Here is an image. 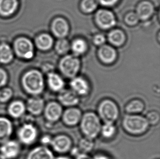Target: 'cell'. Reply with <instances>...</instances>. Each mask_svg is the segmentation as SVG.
Wrapping results in <instances>:
<instances>
[{
    "mask_svg": "<svg viewBox=\"0 0 160 159\" xmlns=\"http://www.w3.org/2000/svg\"><path fill=\"white\" fill-rule=\"evenodd\" d=\"M121 124L126 133L134 136L143 135L148 131L150 127L146 118L141 114H126Z\"/></svg>",
    "mask_w": 160,
    "mask_h": 159,
    "instance_id": "cell-1",
    "label": "cell"
},
{
    "mask_svg": "<svg viewBox=\"0 0 160 159\" xmlns=\"http://www.w3.org/2000/svg\"><path fill=\"white\" fill-rule=\"evenodd\" d=\"M79 125L84 137L95 140L100 134L102 124L97 113L88 111L82 114Z\"/></svg>",
    "mask_w": 160,
    "mask_h": 159,
    "instance_id": "cell-2",
    "label": "cell"
},
{
    "mask_svg": "<svg viewBox=\"0 0 160 159\" xmlns=\"http://www.w3.org/2000/svg\"><path fill=\"white\" fill-rule=\"evenodd\" d=\"M22 84L27 92L34 95L41 94L45 87L43 76L36 69H30L24 73Z\"/></svg>",
    "mask_w": 160,
    "mask_h": 159,
    "instance_id": "cell-3",
    "label": "cell"
},
{
    "mask_svg": "<svg viewBox=\"0 0 160 159\" xmlns=\"http://www.w3.org/2000/svg\"><path fill=\"white\" fill-rule=\"evenodd\" d=\"M97 114L103 123L115 124L120 117V110L113 100L106 98L98 104Z\"/></svg>",
    "mask_w": 160,
    "mask_h": 159,
    "instance_id": "cell-4",
    "label": "cell"
},
{
    "mask_svg": "<svg viewBox=\"0 0 160 159\" xmlns=\"http://www.w3.org/2000/svg\"><path fill=\"white\" fill-rule=\"evenodd\" d=\"M15 56L23 60H31L35 55V45L28 38L24 36L16 38L12 45Z\"/></svg>",
    "mask_w": 160,
    "mask_h": 159,
    "instance_id": "cell-5",
    "label": "cell"
},
{
    "mask_svg": "<svg viewBox=\"0 0 160 159\" xmlns=\"http://www.w3.org/2000/svg\"><path fill=\"white\" fill-rule=\"evenodd\" d=\"M80 68V61L75 56L68 55L64 57L60 63V69L65 77H76Z\"/></svg>",
    "mask_w": 160,
    "mask_h": 159,
    "instance_id": "cell-6",
    "label": "cell"
},
{
    "mask_svg": "<svg viewBox=\"0 0 160 159\" xmlns=\"http://www.w3.org/2000/svg\"><path fill=\"white\" fill-rule=\"evenodd\" d=\"M50 146L56 153L64 154L69 152L73 147L71 138L66 134H58L52 138Z\"/></svg>",
    "mask_w": 160,
    "mask_h": 159,
    "instance_id": "cell-7",
    "label": "cell"
},
{
    "mask_svg": "<svg viewBox=\"0 0 160 159\" xmlns=\"http://www.w3.org/2000/svg\"><path fill=\"white\" fill-rule=\"evenodd\" d=\"M63 111V107L58 101H52L45 105L43 113L46 120L52 124L60 120Z\"/></svg>",
    "mask_w": 160,
    "mask_h": 159,
    "instance_id": "cell-8",
    "label": "cell"
},
{
    "mask_svg": "<svg viewBox=\"0 0 160 159\" xmlns=\"http://www.w3.org/2000/svg\"><path fill=\"white\" fill-rule=\"evenodd\" d=\"M82 115V111L77 107L67 108L63 110L61 119L67 127H76L79 124Z\"/></svg>",
    "mask_w": 160,
    "mask_h": 159,
    "instance_id": "cell-9",
    "label": "cell"
},
{
    "mask_svg": "<svg viewBox=\"0 0 160 159\" xmlns=\"http://www.w3.org/2000/svg\"><path fill=\"white\" fill-rule=\"evenodd\" d=\"M80 98L71 89L63 88L58 95V101L62 107L66 108L77 106L80 102Z\"/></svg>",
    "mask_w": 160,
    "mask_h": 159,
    "instance_id": "cell-10",
    "label": "cell"
},
{
    "mask_svg": "<svg viewBox=\"0 0 160 159\" xmlns=\"http://www.w3.org/2000/svg\"><path fill=\"white\" fill-rule=\"evenodd\" d=\"M70 89L80 97H86L90 92V86L88 82L82 77L76 76L69 82Z\"/></svg>",
    "mask_w": 160,
    "mask_h": 159,
    "instance_id": "cell-11",
    "label": "cell"
},
{
    "mask_svg": "<svg viewBox=\"0 0 160 159\" xmlns=\"http://www.w3.org/2000/svg\"><path fill=\"white\" fill-rule=\"evenodd\" d=\"M96 20L98 25L103 29L112 28L116 24L114 15L110 11L100 9L96 14Z\"/></svg>",
    "mask_w": 160,
    "mask_h": 159,
    "instance_id": "cell-12",
    "label": "cell"
},
{
    "mask_svg": "<svg viewBox=\"0 0 160 159\" xmlns=\"http://www.w3.org/2000/svg\"><path fill=\"white\" fill-rule=\"evenodd\" d=\"M18 135L22 142L25 144L32 143L38 135L37 130L33 125L25 124L20 128Z\"/></svg>",
    "mask_w": 160,
    "mask_h": 159,
    "instance_id": "cell-13",
    "label": "cell"
},
{
    "mask_svg": "<svg viewBox=\"0 0 160 159\" xmlns=\"http://www.w3.org/2000/svg\"><path fill=\"white\" fill-rule=\"evenodd\" d=\"M19 6V0H0V17H11L15 14Z\"/></svg>",
    "mask_w": 160,
    "mask_h": 159,
    "instance_id": "cell-14",
    "label": "cell"
},
{
    "mask_svg": "<svg viewBox=\"0 0 160 159\" xmlns=\"http://www.w3.org/2000/svg\"><path fill=\"white\" fill-rule=\"evenodd\" d=\"M0 151L1 154L6 159L14 158L19 153V144L14 141H7L1 147Z\"/></svg>",
    "mask_w": 160,
    "mask_h": 159,
    "instance_id": "cell-15",
    "label": "cell"
},
{
    "mask_svg": "<svg viewBox=\"0 0 160 159\" xmlns=\"http://www.w3.org/2000/svg\"><path fill=\"white\" fill-rule=\"evenodd\" d=\"M52 30L55 36L63 38L68 34L69 26L65 19L59 17L54 20L52 22Z\"/></svg>",
    "mask_w": 160,
    "mask_h": 159,
    "instance_id": "cell-16",
    "label": "cell"
},
{
    "mask_svg": "<svg viewBox=\"0 0 160 159\" xmlns=\"http://www.w3.org/2000/svg\"><path fill=\"white\" fill-rule=\"evenodd\" d=\"M54 153L48 147H37L31 151L27 159H54Z\"/></svg>",
    "mask_w": 160,
    "mask_h": 159,
    "instance_id": "cell-17",
    "label": "cell"
},
{
    "mask_svg": "<svg viewBox=\"0 0 160 159\" xmlns=\"http://www.w3.org/2000/svg\"><path fill=\"white\" fill-rule=\"evenodd\" d=\"M13 48L8 43H0V63L2 65H9L12 62L14 58Z\"/></svg>",
    "mask_w": 160,
    "mask_h": 159,
    "instance_id": "cell-18",
    "label": "cell"
},
{
    "mask_svg": "<svg viewBox=\"0 0 160 159\" xmlns=\"http://www.w3.org/2000/svg\"><path fill=\"white\" fill-rule=\"evenodd\" d=\"M47 84L50 90L54 92L58 93L65 87V82L62 78L54 73L48 74Z\"/></svg>",
    "mask_w": 160,
    "mask_h": 159,
    "instance_id": "cell-19",
    "label": "cell"
},
{
    "mask_svg": "<svg viewBox=\"0 0 160 159\" xmlns=\"http://www.w3.org/2000/svg\"><path fill=\"white\" fill-rule=\"evenodd\" d=\"M145 103L141 99H133L128 101L125 106V111L128 114H140L144 111Z\"/></svg>",
    "mask_w": 160,
    "mask_h": 159,
    "instance_id": "cell-20",
    "label": "cell"
},
{
    "mask_svg": "<svg viewBox=\"0 0 160 159\" xmlns=\"http://www.w3.org/2000/svg\"><path fill=\"white\" fill-rule=\"evenodd\" d=\"M45 105L43 99L36 96L28 100L27 103V108L28 111L32 114L37 116L43 112Z\"/></svg>",
    "mask_w": 160,
    "mask_h": 159,
    "instance_id": "cell-21",
    "label": "cell"
},
{
    "mask_svg": "<svg viewBox=\"0 0 160 159\" xmlns=\"http://www.w3.org/2000/svg\"><path fill=\"white\" fill-rule=\"evenodd\" d=\"M98 56L100 59L105 63H111L117 57L116 51L109 45H103L98 50Z\"/></svg>",
    "mask_w": 160,
    "mask_h": 159,
    "instance_id": "cell-22",
    "label": "cell"
},
{
    "mask_svg": "<svg viewBox=\"0 0 160 159\" xmlns=\"http://www.w3.org/2000/svg\"><path fill=\"white\" fill-rule=\"evenodd\" d=\"M153 5L149 2L144 1L139 4L137 9L136 14L139 19H148L154 13Z\"/></svg>",
    "mask_w": 160,
    "mask_h": 159,
    "instance_id": "cell-23",
    "label": "cell"
},
{
    "mask_svg": "<svg viewBox=\"0 0 160 159\" xmlns=\"http://www.w3.org/2000/svg\"><path fill=\"white\" fill-rule=\"evenodd\" d=\"M52 44L53 39L52 37L47 33H42L35 38V46L42 51H47L50 49Z\"/></svg>",
    "mask_w": 160,
    "mask_h": 159,
    "instance_id": "cell-24",
    "label": "cell"
},
{
    "mask_svg": "<svg viewBox=\"0 0 160 159\" xmlns=\"http://www.w3.org/2000/svg\"><path fill=\"white\" fill-rule=\"evenodd\" d=\"M12 126L11 122L4 117H0V143H4L11 136Z\"/></svg>",
    "mask_w": 160,
    "mask_h": 159,
    "instance_id": "cell-25",
    "label": "cell"
},
{
    "mask_svg": "<svg viewBox=\"0 0 160 159\" xmlns=\"http://www.w3.org/2000/svg\"><path fill=\"white\" fill-rule=\"evenodd\" d=\"M117 127L114 123H103L102 125L100 134L103 138L107 140L112 139L117 134Z\"/></svg>",
    "mask_w": 160,
    "mask_h": 159,
    "instance_id": "cell-26",
    "label": "cell"
},
{
    "mask_svg": "<svg viewBox=\"0 0 160 159\" xmlns=\"http://www.w3.org/2000/svg\"><path fill=\"white\" fill-rule=\"evenodd\" d=\"M95 147L94 140L89 138L83 137L80 138L78 142V148L80 153L89 154L93 150Z\"/></svg>",
    "mask_w": 160,
    "mask_h": 159,
    "instance_id": "cell-27",
    "label": "cell"
},
{
    "mask_svg": "<svg viewBox=\"0 0 160 159\" xmlns=\"http://www.w3.org/2000/svg\"><path fill=\"white\" fill-rule=\"evenodd\" d=\"M108 40L112 45L119 46L122 45L125 41V36L121 30H114L109 33Z\"/></svg>",
    "mask_w": 160,
    "mask_h": 159,
    "instance_id": "cell-28",
    "label": "cell"
},
{
    "mask_svg": "<svg viewBox=\"0 0 160 159\" xmlns=\"http://www.w3.org/2000/svg\"><path fill=\"white\" fill-rule=\"evenodd\" d=\"M25 107L24 104L19 101H16L11 104L9 106V114L13 117H19L24 113Z\"/></svg>",
    "mask_w": 160,
    "mask_h": 159,
    "instance_id": "cell-29",
    "label": "cell"
},
{
    "mask_svg": "<svg viewBox=\"0 0 160 159\" xmlns=\"http://www.w3.org/2000/svg\"><path fill=\"white\" fill-rule=\"evenodd\" d=\"M72 50L76 55H80L84 54L87 49V43L82 39H76L72 43Z\"/></svg>",
    "mask_w": 160,
    "mask_h": 159,
    "instance_id": "cell-30",
    "label": "cell"
},
{
    "mask_svg": "<svg viewBox=\"0 0 160 159\" xmlns=\"http://www.w3.org/2000/svg\"><path fill=\"white\" fill-rule=\"evenodd\" d=\"M145 117L150 126H156L160 122V113L156 111H150L148 112Z\"/></svg>",
    "mask_w": 160,
    "mask_h": 159,
    "instance_id": "cell-31",
    "label": "cell"
},
{
    "mask_svg": "<svg viewBox=\"0 0 160 159\" xmlns=\"http://www.w3.org/2000/svg\"><path fill=\"white\" fill-rule=\"evenodd\" d=\"M69 44L66 39H61L58 40L56 44V51L59 54H65L68 51L69 49Z\"/></svg>",
    "mask_w": 160,
    "mask_h": 159,
    "instance_id": "cell-32",
    "label": "cell"
},
{
    "mask_svg": "<svg viewBox=\"0 0 160 159\" xmlns=\"http://www.w3.org/2000/svg\"><path fill=\"white\" fill-rule=\"evenodd\" d=\"M97 0H83L82 3V8L85 12L91 13L98 7Z\"/></svg>",
    "mask_w": 160,
    "mask_h": 159,
    "instance_id": "cell-33",
    "label": "cell"
},
{
    "mask_svg": "<svg viewBox=\"0 0 160 159\" xmlns=\"http://www.w3.org/2000/svg\"><path fill=\"white\" fill-rule=\"evenodd\" d=\"M12 90L10 88H5L0 90V101L6 102L11 98Z\"/></svg>",
    "mask_w": 160,
    "mask_h": 159,
    "instance_id": "cell-34",
    "label": "cell"
},
{
    "mask_svg": "<svg viewBox=\"0 0 160 159\" xmlns=\"http://www.w3.org/2000/svg\"><path fill=\"white\" fill-rule=\"evenodd\" d=\"M127 24L130 25H134L138 22L139 18L136 13H131L128 14L125 19Z\"/></svg>",
    "mask_w": 160,
    "mask_h": 159,
    "instance_id": "cell-35",
    "label": "cell"
},
{
    "mask_svg": "<svg viewBox=\"0 0 160 159\" xmlns=\"http://www.w3.org/2000/svg\"><path fill=\"white\" fill-rule=\"evenodd\" d=\"M8 75L6 71L0 67V87L4 86L7 82Z\"/></svg>",
    "mask_w": 160,
    "mask_h": 159,
    "instance_id": "cell-36",
    "label": "cell"
},
{
    "mask_svg": "<svg viewBox=\"0 0 160 159\" xmlns=\"http://www.w3.org/2000/svg\"><path fill=\"white\" fill-rule=\"evenodd\" d=\"M106 38L102 35H98L93 38V42L97 45H102L105 43Z\"/></svg>",
    "mask_w": 160,
    "mask_h": 159,
    "instance_id": "cell-37",
    "label": "cell"
},
{
    "mask_svg": "<svg viewBox=\"0 0 160 159\" xmlns=\"http://www.w3.org/2000/svg\"><path fill=\"white\" fill-rule=\"evenodd\" d=\"M52 139V137H51L50 136L45 135L42 138L41 141L43 146L47 147L48 145H50Z\"/></svg>",
    "mask_w": 160,
    "mask_h": 159,
    "instance_id": "cell-38",
    "label": "cell"
},
{
    "mask_svg": "<svg viewBox=\"0 0 160 159\" xmlns=\"http://www.w3.org/2000/svg\"><path fill=\"white\" fill-rule=\"evenodd\" d=\"M100 3L104 6H112L114 5L119 0H99Z\"/></svg>",
    "mask_w": 160,
    "mask_h": 159,
    "instance_id": "cell-39",
    "label": "cell"
},
{
    "mask_svg": "<svg viewBox=\"0 0 160 159\" xmlns=\"http://www.w3.org/2000/svg\"><path fill=\"white\" fill-rule=\"evenodd\" d=\"M76 159H91V157L88 154L80 153L76 156Z\"/></svg>",
    "mask_w": 160,
    "mask_h": 159,
    "instance_id": "cell-40",
    "label": "cell"
},
{
    "mask_svg": "<svg viewBox=\"0 0 160 159\" xmlns=\"http://www.w3.org/2000/svg\"><path fill=\"white\" fill-rule=\"evenodd\" d=\"M91 159H111L108 156L102 154H98L93 157H91Z\"/></svg>",
    "mask_w": 160,
    "mask_h": 159,
    "instance_id": "cell-41",
    "label": "cell"
},
{
    "mask_svg": "<svg viewBox=\"0 0 160 159\" xmlns=\"http://www.w3.org/2000/svg\"><path fill=\"white\" fill-rule=\"evenodd\" d=\"M54 159H71L70 157L67 156H65V155H59L57 157H55Z\"/></svg>",
    "mask_w": 160,
    "mask_h": 159,
    "instance_id": "cell-42",
    "label": "cell"
},
{
    "mask_svg": "<svg viewBox=\"0 0 160 159\" xmlns=\"http://www.w3.org/2000/svg\"><path fill=\"white\" fill-rule=\"evenodd\" d=\"M0 159H6L3 155L0 154Z\"/></svg>",
    "mask_w": 160,
    "mask_h": 159,
    "instance_id": "cell-43",
    "label": "cell"
}]
</instances>
